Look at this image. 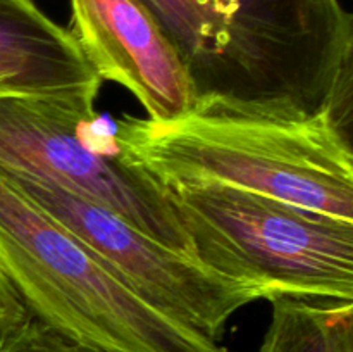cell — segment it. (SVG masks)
Wrapping results in <instances>:
<instances>
[{"mask_svg": "<svg viewBox=\"0 0 353 352\" xmlns=\"http://www.w3.org/2000/svg\"><path fill=\"white\" fill-rule=\"evenodd\" d=\"M350 126L327 110L209 97L171 119L123 114L109 135L164 188L219 183L353 223Z\"/></svg>", "mask_w": 353, "mask_h": 352, "instance_id": "6da1fadb", "label": "cell"}, {"mask_svg": "<svg viewBox=\"0 0 353 352\" xmlns=\"http://www.w3.org/2000/svg\"><path fill=\"white\" fill-rule=\"evenodd\" d=\"M195 100L217 97L352 124L353 14L341 0H140Z\"/></svg>", "mask_w": 353, "mask_h": 352, "instance_id": "7a4b0ae2", "label": "cell"}, {"mask_svg": "<svg viewBox=\"0 0 353 352\" xmlns=\"http://www.w3.org/2000/svg\"><path fill=\"white\" fill-rule=\"evenodd\" d=\"M0 269L31 320L99 352H236L168 316L0 176Z\"/></svg>", "mask_w": 353, "mask_h": 352, "instance_id": "3957f363", "label": "cell"}, {"mask_svg": "<svg viewBox=\"0 0 353 352\" xmlns=\"http://www.w3.org/2000/svg\"><path fill=\"white\" fill-rule=\"evenodd\" d=\"M193 255L226 278L274 295L353 300V223L264 193L165 186Z\"/></svg>", "mask_w": 353, "mask_h": 352, "instance_id": "277c9868", "label": "cell"}, {"mask_svg": "<svg viewBox=\"0 0 353 352\" xmlns=\"http://www.w3.org/2000/svg\"><path fill=\"white\" fill-rule=\"evenodd\" d=\"M95 106L0 97V173L78 193L164 247L195 259L162 185L124 161L109 131L97 133Z\"/></svg>", "mask_w": 353, "mask_h": 352, "instance_id": "5b68a950", "label": "cell"}, {"mask_svg": "<svg viewBox=\"0 0 353 352\" xmlns=\"http://www.w3.org/2000/svg\"><path fill=\"white\" fill-rule=\"evenodd\" d=\"M0 176L95 252L147 302L210 340L223 342L228 321L241 307L264 299L261 286L217 275L93 200L30 176Z\"/></svg>", "mask_w": 353, "mask_h": 352, "instance_id": "8992f818", "label": "cell"}, {"mask_svg": "<svg viewBox=\"0 0 353 352\" xmlns=\"http://www.w3.org/2000/svg\"><path fill=\"white\" fill-rule=\"evenodd\" d=\"M71 28L100 81L126 88L150 119H171L195 104L171 41L140 0H69Z\"/></svg>", "mask_w": 353, "mask_h": 352, "instance_id": "52a82bcc", "label": "cell"}, {"mask_svg": "<svg viewBox=\"0 0 353 352\" xmlns=\"http://www.w3.org/2000/svg\"><path fill=\"white\" fill-rule=\"evenodd\" d=\"M100 85L69 28L33 0H0V97L95 106Z\"/></svg>", "mask_w": 353, "mask_h": 352, "instance_id": "ba28073f", "label": "cell"}, {"mask_svg": "<svg viewBox=\"0 0 353 352\" xmlns=\"http://www.w3.org/2000/svg\"><path fill=\"white\" fill-rule=\"evenodd\" d=\"M259 352H353V300L274 295Z\"/></svg>", "mask_w": 353, "mask_h": 352, "instance_id": "9c48e42d", "label": "cell"}, {"mask_svg": "<svg viewBox=\"0 0 353 352\" xmlns=\"http://www.w3.org/2000/svg\"><path fill=\"white\" fill-rule=\"evenodd\" d=\"M0 352H99L55 333L38 321L30 320L7 338Z\"/></svg>", "mask_w": 353, "mask_h": 352, "instance_id": "30bf717a", "label": "cell"}, {"mask_svg": "<svg viewBox=\"0 0 353 352\" xmlns=\"http://www.w3.org/2000/svg\"><path fill=\"white\" fill-rule=\"evenodd\" d=\"M26 307L0 269V347L7 338L30 321Z\"/></svg>", "mask_w": 353, "mask_h": 352, "instance_id": "8fae6325", "label": "cell"}]
</instances>
